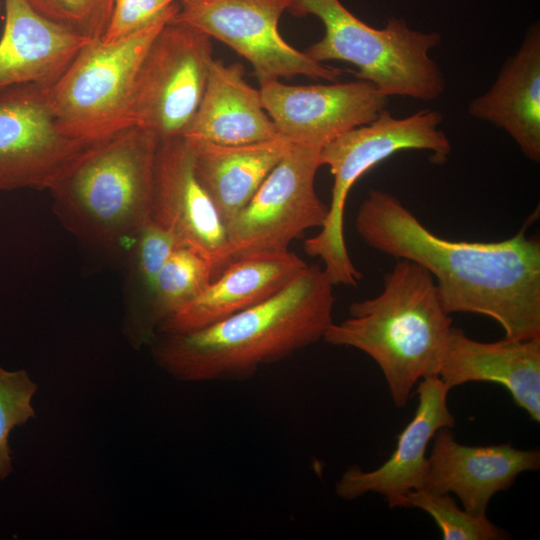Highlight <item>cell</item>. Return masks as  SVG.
Returning a JSON list of instances; mask_svg holds the SVG:
<instances>
[{
	"label": "cell",
	"instance_id": "9a60e30c",
	"mask_svg": "<svg viewBox=\"0 0 540 540\" xmlns=\"http://www.w3.org/2000/svg\"><path fill=\"white\" fill-rule=\"evenodd\" d=\"M433 440L424 489L456 494L473 515L486 514L496 493L509 489L521 473L540 467L539 449H518L510 443L462 445L447 427Z\"/></svg>",
	"mask_w": 540,
	"mask_h": 540
},
{
	"label": "cell",
	"instance_id": "ba28073f",
	"mask_svg": "<svg viewBox=\"0 0 540 540\" xmlns=\"http://www.w3.org/2000/svg\"><path fill=\"white\" fill-rule=\"evenodd\" d=\"M212 52L209 35L172 18L139 66L129 107L131 125L159 142L182 137L201 101Z\"/></svg>",
	"mask_w": 540,
	"mask_h": 540
},
{
	"label": "cell",
	"instance_id": "7c38bea8",
	"mask_svg": "<svg viewBox=\"0 0 540 540\" xmlns=\"http://www.w3.org/2000/svg\"><path fill=\"white\" fill-rule=\"evenodd\" d=\"M259 91L280 136L320 149L373 121L388 100L362 79L317 85H287L277 79L261 83Z\"/></svg>",
	"mask_w": 540,
	"mask_h": 540
},
{
	"label": "cell",
	"instance_id": "cb8c5ba5",
	"mask_svg": "<svg viewBox=\"0 0 540 540\" xmlns=\"http://www.w3.org/2000/svg\"><path fill=\"white\" fill-rule=\"evenodd\" d=\"M406 507H417L437 523L444 540H499L506 533L494 525L486 514L473 515L458 507L449 494L427 489L409 492Z\"/></svg>",
	"mask_w": 540,
	"mask_h": 540
},
{
	"label": "cell",
	"instance_id": "484cf974",
	"mask_svg": "<svg viewBox=\"0 0 540 540\" xmlns=\"http://www.w3.org/2000/svg\"><path fill=\"white\" fill-rule=\"evenodd\" d=\"M46 19L89 40L103 36L114 0H26Z\"/></svg>",
	"mask_w": 540,
	"mask_h": 540
},
{
	"label": "cell",
	"instance_id": "30bf717a",
	"mask_svg": "<svg viewBox=\"0 0 540 540\" xmlns=\"http://www.w3.org/2000/svg\"><path fill=\"white\" fill-rule=\"evenodd\" d=\"M297 0H179L174 21L190 25L244 57L259 83L303 75L334 82L338 68L315 61L279 33L281 15Z\"/></svg>",
	"mask_w": 540,
	"mask_h": 540
},
{
	"label": "cell",
	"instance_id": "44dd1931",
	"mask_svg": "<svg viewBox=\"0 0 540 540\" xmlns=\"http://www.w3.org/2000/svg\"><path fill=\"white\" fill-rule=\"evenodd\" d=\"M187 141L193 151L196 176L225 225L244 208L294 145L283 136L244 145Z\"/></svg>",
	"mask_w": 540,
	"mask_h": 540
},
{
	"label": "cell",
	"instance_id": "ac0fdd59",
	"mask_svg": "<svg viewBox=\"0 0 540 540\" xmlns=\"http://www.w3.org/2000/svg\"><path fill=\"white\" fill-rule=\"evenodd\" d=\"M0 39V89L52 85L90 41L36 12L26 0H5Z\"/></svg>",
	"mask_w": 540,
	"mask_h": 540
},
{
	"label": "cell",
	"instance_id": "8fae6325",
	"mask_svg": "<svg viewBox=\"0 0 540 540\" xmlns=\"http://www.w3.org/2000/svg\"><path fill=\"white\" fill-rule=\"evenodd\" d=\"M47 87L29 83L0 92V190L49 189L97 142L61 131Z\"/></svg>",
	"mask_w": 540,
	"mask_h": 540
},
{
	"label": "cell",
	"instance_id": "7402d4cb",
	"mask_svg": "<svg viewBox=\"0 0 540 540\" xmlns=\"http://www.w3.org/2000/svg\"><path fill=\"white\" fill-rule=\"evenodd\" d=\"M176 246L174 234L150 219L129 250L128 296L145 340L155 335L150 316L157 276Z\"/></svg>",
	"mask_w": 540,
	"mask_h": 540
},
{
	"label": "cell",
	"instance_id": "d6986e66",
	"mask_svg": "<svg viewBox=\"0 0 540 540\" xmlns=\"http://www.w3.org/2000/svg\"><path fill=\"white\" fill-rule=\"evenodd\" d=\"M279 136L260 91L244 79L243 66L213 58L201 101L183 137L219 145H244Z\"/></svg>",
	"mask_w": 540,
	"mask_h": 540
},
{
	"label": "cell",
	"instance_id": "d4e9b609",
	"mask_svg": "<svg viewBox=\"0 0 540 540\" xmlns=\"http://www.w3.org/2000/svg\"><path fill=\"white\" fill-rule=\"evenodd\" d=\"M36 389L25 370L8 371L0 366V481L13 470L10 432L36 417L31 405Z\"/></svg>",
	"mask_w": 540,
	"mask_h": 540
},
{
	"label": "cell",
	"instance_id": "603a6c76",
	"mask_svg": "<svg viewBox=\"0 0 540 540\" xmlns=\"http://www.w3.org/2000/svg\"><path fill=\"white\" fill-rule=\"evenodd\" d=\"M215 277V268L207 258L188 246H176L157 276L150 316L154 333L166 319L196 299Z\"/></svg>",
	"mask_w": 540,
	"mask_h": 540
},
{
	"label": "cell",
	"instance_id": "5bb4252c",
	"mask_svg": "<svg viewBox=\"0 0 540 540\" xmlns=\"http://www.w3.org/2000/svg\"><path fill=\"white\" fill-rule=\"evenodd\" d=\"M449 390L438 376L423 378L416 389L418 406L398 435L394 452L375 470L350 466L335 485L336 495L350 501L373 492L384 496L391 508L406 507L409 492L424 488L430 440L439 429L455 424L447 404Z\"/></svg>",
	"mask_w": 540,
	"mask_h": 540
},
{
	"label": "cell",
	"instance_id": "9c48e42d",
	"mask_svg": "<svg viewBox=\"0 0 540 540\" xmlns=\"http://www.w3.org/2000/svg\"><path fill=\"white\" fill-rule=\"evenodd\" d=\"M320 148L296 144L265 178L244 208L226 224L233 259L278 254L310 228H321L328 206L315 190Z\"/></svg>",
	"mask_w": 540,
	"mask_h": 540
},
{
	"label": "cell",
	"instance_id": "3957f363",
	"mask_svg": "<svg viewBox=\"0 0 540 540\" xmlns=\"http://www.w3.org/2000/svg\"><path fill=\"white\" fill-rule=\"evenodd\" d=\"M350 317L332 323L323 340L370 356L386 380L392 401L403 408L414 385L438 376L452 319L431 274L398 259L375 297L349 306Z\"/></svg>",
	"mask_w": 540,
	"mask_h": 540
},
{
	"label": "cell",
	"instance_id": "4316f807",
	"mask_svg": "<svg viewBox=\"0 0 540 540\" xmlns=\"http://www.w3.org/2000/svg\"><path fill=\"white\" fill-rule=\"evenodd\" d=\"M176 0H114L107 28L100 40L111 43L149 24Z\"/></svg>",
	"mask_w": 540,
	"mask_h": 540
},
{
	"label": "cell",
	"instance_id": "2e32d148",
	"mask_svg": "<svg viewBox=\"0 0 540 540\" xmlns=\"http://www.w3.org/2000/svg\"><path fill=\"white\" fill-rule=\"evenodd\" d=\"M307 266L290 251L237 257L196 299L166 319L157 333H189L260 304L286 287Z\"/></svg>",
	"mask_w": 540,
	"mask_h": 540
},
{
	"label": "cell",
	"instance_id": "8992f818",
	"mask_svg": "<svg viewBox=\"0 0 540 540\" xmlns=\"http://www.w3.org/2000/svg\"><path fill=\"white\" fill-rule=\"evenodd\" d=\"M442 120V114L434 110H421L399 119L384 108L373 121L349 130L320 150L321 164L328 165L334 177L331 201L320 232L305 240L304 251L321 259L334 286H357L362 278L349 256L344 236L349 191L362 175L398 151L426 150L432 162L445 163L452 147L438 128Z\"/></svg>",
	"mask_w": 540,
	"mask_h": 540
},
{
	"label": "cell",
	"instance_id": "ffe728a7",
	"mask_svg": "<svg viewBox=\"0 0 540 540\" xmlns=\"http://www.w3.org/2000/svg\"><path fill=\"white\" fill-rule=\"evenodd\" d=\"M471 117L504 129L531 161H540V28L527 31L491 88L470 101Z\"/></svg>",
	"mask_w": 540,
	"mask_h": 540
},
{
	"label": "cell",
	"instance_id": "e0dca14e",
	"mask_svg": "<svg viewBox=\"0 0 540 540\" xmlns=\"http://www.w3.org/2000/svg\"><path fill=\"white\" fill-rule=\"evenodd\" d=\"M438 377L449 389L468 382L499 384L540 422V337L480 342L451 327Z\"/></svg>",
	"mask_w": 540,
	"mask_h": 540
},
{
	"label": "cell",
	"instance_id": "6da1fadb",
	"mask_svg": "<svg viewBox=\"0 0 540 540\" xmlns=\"http://www.w3.org/2000/svg\"><path fill=\"white\" fill-rule=\"evenodd\" d=\"M355 227L371 248L426 269L449 315L488 316L506 339L540 337V243L523 230L497 242L450 241L379 189L361 203Z\"/></svg>",
	"mask_w": 540,
	"mask_h": 540
},
{
	"label": "cell",
	"instance_id": "7a4b0ae2",
	"mask_svg": "<svg viewBox=\"0 0 540 540\" xmlns=\"http://www.w3.org/2000/svg\"><path fill=\"white\" fill-rule=\"evenodd\" d=\"M333 283L307 266L266 301L202 329L162 335L157 360L190 381L247 380L320 339L333 323Z\"/></svg>",
	"mask_w": 540,
	"mask_h": 540
},
{
	"label": "cell",
	"instance_id": "277c9868",
	"mask_svg": "<svg viewBox=\"0 0 540 540\" xmlns=\"http://www.w3.org/2000/svg\"><path fill=\"white\" fill-rule=\"evenodd\" d=\"M158 144L130 125L90 146L48 189L63 225L89 243L129 251L150 220Z\"/></svg>",
	"mask_w": 540,
	"mask_h": 540
},
{
	"label": "cell",
	"instance_id": "52a82bcc",
	"mask_svg": "<svg viewBox=\"0 0 540 540\" xmlns=\"http://www.w3.org/2000/svg\"><path fill=\"white\" fill-rule=\"evenodd\" d=\"M179 1L129 36L106 43L92 40L62 75L47 87L61 131L98 141L130 126L129 107L139 66L161 29L176 15Z\"/></svg>",
	"mask_w": 540,
	"mask_h": 540
},
{
	"label": "cell",
	"instance_id": "4fadbf2b",
	"mask_svg": "<svg viewBox=\"0 0 540 540\" xmlns=\"http://www.w3.org/2000/svg\"><path fill=\"white\" fill-rule=\"evenodd\" d=\"M150 219L171 231L178 245L207 258L216 277L234 260L226 225L196 176L193 151L183 136L158 144Z\"/></svg>",
	"mask_w": 540,
	"mask_h": 540
},
{
	"label": "cell",
	"instance_id": "5b68a950",
	"mask_svg": "<svg viewBox=\"0 0 540 540\" xmlns=\"http://www.w3.org/2000/svg\"><path fill=\"white\" fill-rule=\"evenodd\" d=\"M293 15L312 14L325 34L305 52L317 62L353 64L359 79L371 82L385 96L421 101L438 99L445 78L429 51L441 43L437 32L411 29L402 18L388 19L376 29L353 15L339 0H297Z\"/></svg>",
	"mask_w": 540,
	"mask_h": 540
}]
</instances>
